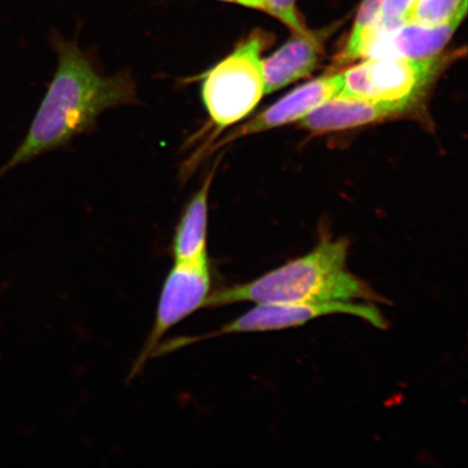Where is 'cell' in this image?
I'll list each match as a JSON object with an SVG mask.
<instances>
[{"label":"cell","instance_id":"1","mask_svg":"<svg viewBox=\"0 0 468 468\" xmlns=\"http://www.w3.org/2000/svg\"><path fill=\"white\" fill-rule=\"evenodd\" d=\"M55 44L58 68L54 79L27 137L0 167V180L22 164L92 130L104 111L137 102L136 85L130 73L102 75L78 45L63 40Z\"/></svg>","mask_w":468,"mask_h":468},{"label":"cell","instance_id":"2","mask_svg":"<svg viewBox=\"0 0 468 468\" xmlns=\"http://www.w3.org/2000/svg\"><path fill=\"white\" fill-rule=\"evenodd\" d=\"M346 239H324L312 251L250 281L210 294L207 308L231 303L383 302L346 269Z\"/></svg>","mask_w":468,"mask_h":468},{"label":"cell","instance_id":"3","mask_svg":"<svg viewBox=\"0 0 468 468\" xmlns=\"http://www.w3.org/2000/svg\"><path fill=\"white\" fill-rule=\"evenodd\" d=\"M271 37L256 29L229 55L196 79L201 80L207 128L213 133L210 140L253 112L266 95L261 55Z\"/></svg>","mask_w":468,"mask_h":468},{"label":"cell","instance_id":"4","mask_svg":"<svg viewBox=\"0 0 468 468\" xmlns=\"http://www.w3.org/2000/svg\"><path fill=\"white\" fill-rule=\"evenodd\" d=\"M459 52L426 58H366L343 72L339 95L418 105Z\"/></svg>","mask_w":468,"mask_h":468},{"label":"cell","instance_id":"5","mask_svg":"<svg viewBox=\"0 0 468 468\" xmlns=\"http://www.w3.org/2000/svg\"><path fill=\"white\" fill-rule=\"evenodd\" d=\"M329 314H348L364 319L378 329H385L386 321L379 310L370 303L353 302L324 303H256L247 314L229 322L220 330L197 337H179L159 345L155 356H162L203 339L218 337L238 333H257L290 329L300 326L315 318Z\"/></svg>","mask_w":468,"mask_h":468},{"label":"cell","instance_id":"6","mask_svg":"<svg viewBox=\"0 0 468 468\" xmlns=\"http://www.w3.org/2000/svg\"><path fill=\"white\" fill-rule=\"evenodd\" d=\"M212 294V268L208 255L201 259L175 261L167 273L157 303L154 324L134 364L132 378L142 371L162 338L172 327L180 324L198 310L207 308Z\"/></svg>","mask_w":468,"mask_h":468},{"label":"cell","instance_id":"7","mask_svg":"<svg viewBox=\"0 0 468 468\" xmlns=\"http://www.w3.org/2000/svg\"><path fill=\"white\" fill-rule=\"evenodd\" d=\"M342 73H331L297 87L279 101L273 103L245 124L234 128L220 143L210 146L214 150L250 134L274 130L292 122H300L343 90Z\"/></svg>","mask_w":468,"mask_h":468},{"label":"cell","instance_id":"8","mask_svg":"<svg viewBox=\"0 0 468 468\" xmlns=\"http://www.w3.org/2000/svg\"><path fill=\"white\" fill-rule=\"evenodd\" d=\"M414 107L417 105L337 95L303 117L300 126L314 134L348 131L396 119L411 112Z\"/></svg>","mask_w":468,"mask_h":468},{"label":"cell","instance_id":"9","mask_svg":"<svg viewBox=\"0 0 468 468\" xmlns=\"http://www.w3.org/2000/svg\"><path fill=\"white\" fill-rule=\"evenodd\" d=\"M465 16L436 27L406 22L394 31L373 35L361 58H426L441 54Z\"/></svg>","mask_w":468,"mask_h":468},{"label":"cell","instance_id":"10","mask_svg":"<svg viewBox=\"0 0 468 468\" xmlns=\"http://www.w3.org/2000/svg\"><path fill=\"white\" fill-rule=\"evenodd\" d=\"M324 54L322 42L312 32L296 34L274 51L262 58L266 95L282 90L312 74Z\"/></svg>","mask_w":468,"mask_h":468},{"label":"cell","instance_id":"11","mask_svg":"<svg viewBox=\"0 0 468 468\" xmlns=\"http://www.w3.org/2000/svg\"><path fill=\"white\" fill-rule=\"evenodd\" d=\"M214 176L213 169L181 214L172 242L174 261H193L208 255V196Z\"/></svg>","mask_w":468,"mask_h":468},{"label":"cell","instance_id":"12","mask_svg":"<svg viewBox=\"0 0 468 468\" xmlns=\"http://www.w3.org/2000/svg\"><path fill=\"white\" fill-rule=\"evenodd\" d=\"M384 0H362L346 45L336 58V66L359 60L379 20Z\"/></svg>","mask_w":468,"mask_h":468},{"label":"cell","instance_id":"13","mask_svg":"<svg viewBox=\"0 0 468 468\" xmlns=\"http://www.w3.org/2000/svg\"><path fill=\"white\" fill-rule=\"evenodd\" d=\"M467 0H415L406 22L436 27L466 16Z\"/></svg>","mask_w":468,"mask_h":468},{"label":"cell","instance_id":"14","mask_svg":"<svg viewBox=\"0 0 468 468\" xmlns=\"http://www.w3.org/2000/svg\"><path fill=\"white\" fill-rule=\"evenodd\" d=\"M414 2L415 0H384L379 20L374 28L372 37L378 33L394 31L406 23L407 15Z\"/></svg>","mask_w":468,"mask_h":468},{"label":"cell","instance_id":"15","mask_svg":"<svg viewBox=\"0 0 468 468\" xmlns=\"http://www.w3.org/2000/svg\"><path fill=\"white\" fill-rule=\"evenodd\" d=\"M297 0H261L262 11L277 17L296 34H305L309 29L303 25L296 8Z\"/></svg>","mask_w":468,"mask_h":468},{"label":"cell","instance_id":"16","mask_svg":"<svg viewBox=\"0 0 468 468\" xmlns=\"http://www.w3.org/2000/svg\"><path fill=\"white\" fill-rule=\"evenodd\" d=\"M221 2L238 4L245 7L259 9L262 11L261 0H221Z\"/></svg>","mask_w":468,"mask_h":468}]
</instances>
